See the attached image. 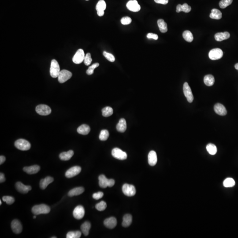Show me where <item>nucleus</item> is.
<instances>
[{"label":"nucleus","instance_id":"obj_7","mask_svg":"<svg viewBox=\"0 0 238 238\" xmlns=\"http://www.w3.org/2000/svg\"><path fill=\"white\" fill-rule=\"evenodd\" d=\"M223 56V52L220 48H214L210 50L209 54V58L212 60H217L222 58Z\"/></svg>","mask_w":238,"mask_h":238},{"label":"nucleus","instance_id":"obj_21","mask_svg":"<svg viewBox=\"0 0 238 238\" xmlns=\"http://www.w3.org/2000/svg\"><path fill=\"white\" fill-rule=\"evenodd\" d=\"M54 181V178L50 176H47L43 179H41L40 182V187L43 190H44L49 184Z\"/></svg>","mask_w":238,"mask_h":238},{"label":"nucleus","instance_id":"obj_28","mask_svg":"<svg viewBox=\"0 0 238 238\" xmlns=\"http://www.w3.org/2000/svg\"><path fill=\"white\" fill-rule=\"evenodd\" d=\"M99 185L102 188H107L108 187L109 179H108L104 175H101L98 177Z\"/></svg>","mask_w":238,"mask_h":238},{"label":"nucleus","instance_id":"obj_53","mask_svg":"<svg viewBox=\"0 0 238 238\" xmlns=\"http://www.w3.org/2000/svg\"><path fill=\"white\" fill-rule=\"evenodd\" d=\"M235 68L237 70H238V63H237L235 65Z\"/></svg>","mask_w":238,"mask_h":238},{"label":"nucleus","instance_id":"obj_1","mask_svg":"<svg viewBox=\"0 0 238 238\" xmlns=\"http://www.w3.org/2000/svg\"><path fill=\"white\" fill-rule=\"evenodd\" d=\"M50 208L46 204L36 205L33 207L32 212L35 215H38L41 214H48L50 212Z\"/></svg>","mask_w":238,"mask_h":238},{"label":"nucleus","instance_id":"obj_20","mask_svg":"<svg viewBox=\"0 0 238 238\" xmlns=\"http://www.w3.org/2000/svg\"><path fill=\"white\" fill-rule=\"evenodd\" d=\"M148 163L151 166H154L157 163V158L156 153L154 151H151L148 154Z\"/></svg>","mask_w":238,"mask_h":238},{"label":"nucleus","instance_id":"obj_27","mask_svg":"<svg viewBox=\"0 0 238 238\" xmlns=\"http://www.w3.org/2000/svg\"><path fill=\"white\" fill-rule=\"evenodd\" d=\"M191 8L187 3H184L183 5L178 4L176 7V12H184L185 13L189 12L191 11Z\"/></svg>","mask_w":238,"mask_h":238},{"label":"nucleus","instance_id":"obj_4","mask_svg":"<svg viewBox=\"0 0 238 238\" xmlns=\"http://www.w3.org/2000/svg\"><path fill=\"white\" fill-rule=\"evenodd\" d=\"M36 112L41 116H47L51 113V108L46 105H38L35 109Z\"/></svg>","mask_w":238,"mask_h":238},{"label":"nucleus","instance_id":"obj_5","mask_svg":"<svg viewBox=\"0 0 238 238\" xmlns=\"http://www.w3.org/2000/svg\"><path fill=\"white\" fill-rule=\"evenodd\" d=\"M123 192L125 195L128 197H132L136 194V189L132 185L124 184L122 187Z\"/></svg>","mask_w":238,"mask_h":238},{"label":"nucleus","instance_id":"obj_50","mask_svg":"<svg viewBox=\"0 0 238 238\" xmlns=\"http://www.w3.org/2000/svg\"><path fill=\"white\" fill-rule=\"evenodd\" d=\"M115 184V180L113 179H109V183H108V187H112V186H114Z\"/></svg>","mask_w":238,"mask_h":238},{"label":"nucleus","instance_id":"obj_13","mask_svg":"<svg viewBox=\"0 0 238 238\" xmlns=\"http://www.w3.org/2000/svg\"><path fill=\"white\" fill-rule=\"evenodd\" d=\"M73 215L76 219L80 220L83 218L85 215V210L83 206H78L76 207L73 211Z\"/></svg>","mask_w":238,"mask_h":238},{"label":"nucleus","instance_id":"obj_57","mask_svg":"<svg viewBox=\"0 0 238 238\" xmlns=\"http://www.w3.org/2000/svg\"><path fill=\"white\" fill-rule=\"evenodd\" d=\"M86 1H89V0H86Z\"/></svg>","mask_w":238,"mask_h":238},{"label":"nucleus","instance_id":"obj_31","mask_svg":"<svg viewBox=\"0 0 238 238\" xmlns=\"http://www.w3.org/2000/svg\"><path fill=\"white\" fill-rule=\"evenodd\" d=\"M157 25L161 32L165 33L167 32V24L163 19H159L157 21Z\"/></svg>","mask_w":238,"mask_h":238},{"label":"nucleus","instance_id":"obj_23","mask_svg":"<svg viewBox=\"0 0 238 238\" xmlns=\"http://www.w3.org/2000/svg\"><path fill=\"white\" fill-rule=\"evenodd\" d=\"M230 35L228 32L217 33L215 35V39L216 41L221 42L229 38Z\"/></svg>","mask_w":238,"mask_h":238},{"label":"nucleus","instance_id":"obj_32","mask_svg":"<svg viewBox=\"0 0 238 238\" xmlns=\"http://www.w3.org/2000/svg\"><path fill=\"white\" fill-rule=\"evenodd\" d=\"M132 217L130 214H127L124 215L123 220L122 226L124 227H129L132 223Z\"/></svg>","mask_w":238,"mask_h":238},{"label":"nucleus","instance_id":"obj_44","mask_svg":"<svg viewBox=\"0 0 238 238\" xmlns=\"http://www.w3.org/2000/svg\"><path fill=\"white\" fill-rule=\"evenodd\" d=\"M2 200L4 202H6L8 205H11L15 202V199L9 196H5L3 197Z\"/></svg>","mask_w":238,"mask_h":238},{"label":"nucleus","instance_id":"obj_17","mask_svg":"<svg viewBox=\"0 0 238 238\" xmlns=\"http://www.w3.org/2000/svg\"><path fill=\"white\" fill-rule=\"evenodd\" d=\"M214 109L215 112L220 116H225L227 114V111L226 107L220 103L216 104L214 106Z\"/></svg>","mask_w":238,"mask_h":238},{"label":"nucleus","instance_id":"obj_52","mask_svg":"<svg viewBox=\"0 0 238 238\" xmlns=\"http://www.w3.org/2000/svg\"><path fill=\"white\" fill-rule=\"evenodd\" d=\"M6 160L5 157L4 156L1 155L0 156V164L2 165Z\"/></svg>","mask_w":238,"mask_h":238},{"label":"nucleus","instance_id":"obj_19","mask_svg":"<svg viewBox=\"0 0 238 238\" xmlns=\"http://www.w3.org/2000/svg\"><path fill=\"white\" fill-rule=\"evenodd\" d=\"M23 170L28 174H34L40 171V167L39 165H32L29 167H24Z\"/></svg>","mask_w":238,"mask_h":238},{"label":"nucleus","instance_id":"obj_14","mask_svg":"<svg viewBox=\"0 0 238 238\" xmlns=\"http://www.w3.org/2000/svg\"><path fill=\"white\" fill-rule=\"evenodd\" d=\"M107 8V4L104 0H100L96 6V10L97 14L99 16H102L104 15V11Z\"/></svg>","mask_w":238,"mask_h":238},{"label":"nucleus","instance_id":"obj_56","mask_svg":"<svg viewBox=\"0 0 238 238\" xmlns=\"http://www.w3.org/2000/svg\"><path fill=\"white\" fill-rule=\"evenodd\" d=\"M56 237H52V238H56Z\"/></svg>","mask_w":238,"mask_h":238},{"label":"nucleus","instance_id":"obj_2","mask_svg":"<svg viewBox=\"0 0 238 238\" xmlns=\"http://www.w3.org/2000/svg\"><path fill=\"white\" fill-rule=\"evenodd\" d=\"M60 71V68L58 62L56 60H53L50 65V76L54 78L58 77Z\"/></svg>","mask_w":238,"mask_h":238},{"label":"nucleus","instance_id":"obj_26","mask_svg":"<svg viewBox=\"0 0 238 238\" xmlns=\"http://www.w3.org/2000/svg\"><path fill=\"white\" fill-rule=\"evenodd\" d=\"M73 155H74V152L73 151L70 150L66 152H65L60 154L59 155V157L60 160L62 161H68L71 159Z\"/></svg>","mask_w":238,"mask_h":238},{"label":"nucleus","instance_id":"obj_34","mask_svg":"<svg viewBox=\"0 0 238 238\" xmlns=\"http://www.w3.org/2000/svg\"><path fill=\"white\" fill-rule=\"evenodd\" d=\"M183 36L185 41L189 42V43L192 42L194 39V37H193L192 33L189 31H184L183 33Z\"/></svg>","mask_w":238,"mask_h":238},{"label":"nucleus","instance_id":"obj_12","mask_svg":"<svg viewBox=\"0 0 238 238\" xmlns=\"http://www.w3.org/2000/svg\"><path fill=\"white\" fill-rule=\"evenodd\" d=\"M128 10L133 12H138L141 10V6L136 0H131L127 3L126 5Z\"/></svg>","mask_w":238,"mask_h":238},{"label":"nucleus","instance_id":"obj_43","mask_svg":"<svg viewBox=\"0 0 238 238\" xmlns=\"http://www.w3.org/2000/svg\"><path fill=\"white\" fill-rule=\"evenodd\" d=\"M103 56L106 57L107 60L109 61L110 62H113L115 61V58L114 56L112 54L108 53L106 51H104L103 53Z\"/></svg>","mask_w":238,"mask_h":238},{"label":"nucleus","instance_id":"obj_41","mask_svg":"<svg viewBox=\"0 0 238 238\" xmlns=\"http://www.w3.org/2000/svg\"><path fill=\"white\" fill-rule=\"evenodd\" d=\"M233 0H221L219 3L220 7L221 9H225L232 3Z\"/></svg>","mask_w":238,"mask_h":238},{"label":"nucleus","instance_id":"obj_51","mask_svg":"<svg viewBox=\"0 0 238 238\" xmlns=\"http://www.w3.org/2000/svg\"><path fill=\"white\" fill-rule=\"evenodd\" d=\"M5 181V178L4 174L3 173H0V182L1 183H3Z\"/></svg>","mask_w":238,"mask_h":238},{"label":"nucleus","instance_id":"obj_40","mask_svg":"<svg viewBox=\"0 0 238 238\" xmlns=\"http://www.w3.org/2000/svg\"><path fill=\"white\" fill-rule=\"evenodd\" d=\"M107 207V204L106 202L102 201L99 203L96 204L95 208L97 210L99 211H104Z\"/></svg>","mask_w":238,"mask_h":238},{"label":"nucleus","instance_id":"obj_38","mask_svg":"<svg viewBox=\"0 0 238 238\" xmlns=\"http://www.w3.org/2000/svg\"><path fill=\"white\" fill-rule=\"evenodd\" d=\"M82 233L81 231H69L67 234V238H79L81 237Z\"/></svg>","mask_w":238,"mask_h":238},{"label":"nucleus","instance_id":"obj_24","mask_svg":"<svg viewBox=\"0 0 238 238\" xmlns=\"http://www.w3.org/2000/svg\"><path fill=\"white\" fill-rule=\"evenodd\" d=\"M77 131L79 134L87 135L90 132V127L87 124H83L78 128Z\"/></svg>","mask_w":238,"mask_h":238},{"label":"nucleus","instance_id":"obj_48","mask_svg":"<svg viewBox=\"0 0 238 238\" xmlns=\"http://www.w3.org/2000/svg\"><path fill=\"white\" fill-rule=\"evenodd\" d=\"M147 37L148 38H152V39H154V40H157L158 38V36L157 35L155 34L154 33H148L147 35Z\"/></svg>","mask_w":238,"mask_h":238},{"label":"nucleus","instance_id":"obj_10","mask_svg":"<svg viewBox=\"0 0 238 238\" xmlns=\"http://www.w3.org/2000/svg\"><path fill=\"white\" fill-rule=\"evenodd\" d=\"M85 56V54H84L83 49H78L74 55V57L72 58V61L75 64H81L83 62V61H84Z\"/></svg>","mask_w":238,"mask_h":238},{"label":"nucleus","instance_id":"obj_46","mask_svg":"<svg viewBox=\"0 0 238 238\" xmlns=\"http://www.w3.org/2000/svg\"><path fill=\"white\" fill-rule=\"evenodd\" d=\"M131 19L129 16L123 17L121 20V23L123 25L129 24L131 23Z\"/></svg>","mask_w":238,"mask_h":238},{"label":"nucleus","instance_id":"obj_29","mask_svg":"<svg viewBox=\"0 0 238 238\" xmlns=\"http://www.w3.org/2000/svg\"><path fill=\"white\" fill-rule=\"evenodd\" d=\"M222 14L221 12L217 9H214L211 11L209 17L211 19L215 20H220L222 18Z\"/></svg>","mask_w":238,"mask_h":238},{"label":"nucleus","instance_id":"obj_45","mask_svg":"<svg viewBox=\"0 0 238 238\" xmlns=\"http://www.w3.org/2000/svg\"><path fill=\"white\" fill-rule=\"evenodd\" d=\"M84 63L86 65L88 66L91 64L92 61V59L91 58V54L90 53H87L85 55V58L84 59Z\"/></svg>","mask_w":238,"mask_h":238},{"label":"nucleus","instance_id":"obj_36","mask_svg":"<svg viewBox=\"0 0 238 238\" xmlns=\"http://www.w3.org/2000/svg\"><path fill=\"white\" fill-rule=\"evenodd\" d=\"M207 151L208 152L209 154L212 155H214L217 153V148L215 145L213 144L212 143L208 144L206 145Z\"/></svg>","mask_w":238,"mask_h":238},{"label":"nucleus","instance_id":"obj_47","mask_svg":"<svg viewBox=\"0 0 238 238\" xmlns=\"http://www.w3.org/2000/svg\"><path fill=\"white\" fill-rule=\"evenodd\" d=\"M104 194L102 192H98L94 193L93 195V198L95 200H98L103 197Z\"/></svg>","mask_w":238,"mask_h":238},{"label":"nucleus","instance_id":"obj_18","mask_svg":"<svg viewBox=\"0 0 238 238\" xmlns=\"http://www.w3.org/2000/svg\"><path fill=\"white\" fill-rule=\"evenodd\" d=\"M104 224L107 228L109 229H113L117 226V220L116 218L111 217L105 220Z\"/></svg>","mask_w":238,"mask_h":238},{"label":"nucleus","instance_id":"obj_15","mask_svg":"<svg viewBox=\"0 0 238 238\" xmlns=\"http://www.w3.org/2000/svg\"><path fill=\"white\" fill-rule=\"evenodd\" d=\"M11 228L12 231L15 234H20L22 231V226L18 220H14L12 221Z\"/></svg>","mask_w":238,"mask_h":238},{"label":"nucleus","instance_id":"obj_22","mask_svg":"<svg viewBox=\"0 0 238 238\" xmlns=\"http://www.w3.org/2000/svg\"><path fill=\"white\" fill-rule=\"evenodd\" d=\"M116 129L120 132L123 133L125 132L127 129V123L126 120L123 118L120 119L118 123L117 124Z\"/></svg>","mask_w":238,"mask_h":238},{"label":"nucleus","instance_id":"obj_49","mask_svg":"<svg viewBox=\"0 0 238 238\" xmlns=\"http://www.w3.org/2000/svg\"><path fill=\"white\" fill-rule=\"evenodd\" d=\"M154 1L156 3L161 4H166L168 3V0H154Z\"/></svg>","mask_w":238,"mask_h":238},{"label":"nucleus","instance_id":"obj_35","mask_svg":"<svg viewBox=\"0 0 238 238\" xmlns=\"http://www.w3.org/2000/svg\"><path fill=\"white\" fill-rule=\"evenodd\" d=\"M113 109L110 107H106L102 109V116L104 117H109L113 114Z\"/></svg>","mask_w":238,"mask_h":238},{"label":"nucleus","instance_id":"obj_3","mask_svg":"<svg viewBox=\"0 0 238 238\" xmlns=\"http://www.w3.org/2000/svg\"><path fill=\"white\" fill-rule=\"evenodd\" d=\"M15 146L16 148L22 151H28L30 149L31 145L30 143L24 139H19L15 143Z\"/></svg>","mask_w":238,"mask_h":238},{"label":"nucleus","instance_id":"obj_42","mask_svg":"<svg viewBox=\"0 0 238 238\" xmlns=\"http://www.w3.org/2000/svg\"><path fill=\"white\" fill-rule=\"evenodd\" d=\"M99 66V64L98 63H96L95 64H93L92 65L90 66L89 67L88 69L87 70V74L88 75H91L94 73V70L95 68H97V67Z\"/></svg>","mask_w":238,"mask_h":238},{"label":"nucleus","instance_id":"obj_11","mask_svg":"<svg viewBox=\"0 0 238 238\" xmlns=\"http://www.w3.org/2000/svg\"><path fill=\"white\" fill-rule=\"evenodd\" d=\"M81 167L78 166L72 167L66 172L65 175L67 178H71L79 174L81 172Z\"/></svg>","mask_w":238,"mask_h":238},{"label":"nucleus","instance_id":"obj_16","mask_svg":"<svg viewBox=\"0 0 238 238\" xmlns=\"http://www.w3.org/2000/svg\"><path fill=\"white\" fill-rule=\"evenodd\" d=\"M15 188L19 192L22 194H26L32 190V187L30 186L25 185L20 182L16 183Z\"/></svg>","mask_w":238,"mask_h":238},{"label":"nucleus","instance_id":"obj_6","mask_svg":"<svg viewBox=\"0 0 238 238\" xmlns=\"http://www.w3.org/2000/svg\"><path fill=\"white\" fill-rule=\"evenodd\" d=\"M72 76V73L70 71L67 70H61L58 76V81L60 83H65L70 79Z\"/></svg>","mask_w":238,"mask_h":238},{"label":"nucleus","instance_id":"obj_55","mask_svg":"<svg viewBox=\"0 0 238 238\" xmlns=\"http://www.w3.org/2000/svg\"><path fill=\"white\" fill-rule=\"evenodd\" d=\"M36 217V216H34V217H33L35 219Z\"/></svg>","mask_w":238,"mask_h":238},{"label":"nucleus","instance_id":"obj_33","mask_svg":"<svg viewBox=\"0 0 238 238\" xmlns=\"http://www.w3.org/2000/svg\"><path fill=\"white\" fill-rule=\"evenodd\" d=\"M204 82L206 86L210 87L214 85L215 82V79L214 76L211 75H208L204 78Z\"/></svg>","mask_w":238,"mask_h":238},{"label":"nucleus","instance_id":"obj_39","mask_svg":"<svg viewBox=\"0 0 238 238\" xmlns=\"http://www.w3.org/2000/svg\"><path fill=\"white\" fill-rule=\"evenodd\" d=\"M109 137V132L107 130H102L101 131L100 134L99 138L100 140L101 141L107 140Z\"/></svg>","mask_w":238,"mask_h":238},{"label":"nucleus","instance_id":"obj_25","mask_svg":"<svg viewBox=\"0 0 238 238\" xmlns=\"http://www.w3.org/2000/svg\"><path fill=\"white\" fill-rule=\"evenodd\" d=\"M84 191V189L83 187H76V188L71 189L69 191L68 193V195L70 197L79 195L83 193Z\"/></svg>","mask_w":238,"mask_h":238},{"label":"nucleus","instance_id":"obj_37","mask_svg":"<svg viewBox=\"0 0 238 238\" xmlns=\"http://www.w3.org/2000/svg\"><path fill=\"white\" fill-rule=\"evenodd\" d=\"M235 180L231 178H226L223 182V185L226 187H231L235 185Z\"/></svg>","mask_w":238,"mask_h":238},{"label":"nucleus","instance_id":"obj_54","mask_svg":"<svg viewBox=\"0 0 238 238\" xmlns=\"http://www.w3.org/2000/svg\"><path fill=\"white\" fill-rule=\"evenodd\" d=\"M1 204H2L1 201V200H0V205H1Z\"/></svg>","mask_w":238,"mask_h":238},{"label":"nucleus","instance_id":"obj_9","mask_svg":"<svg viewBox=\"0 0 238 238\" xmlns=\"http://www.w3.org/2000/svg\"><path fill=\"white\" fill-rule=\"evenodd\" d=\"M183 90H184V94L186 98L187 99V101L189 103L192 102L194 100V96H193L191 88H190L189 84L187 82L184 83Z\"/></svg>","mask_w":238,"mask_h":238},{"label":"nucleus","instance_id":"obj_8","mask_svg":"<svg viewBox=\"0 0 238 238\" xmlns=\"http://www.w3.org/2000/svg\"><path fill=\"white\" fill-rule=\"evenodd\" d=\"M112 154L113 157L120 160H125L127 158L126 153L118 148H114L112 150Z\"/></svg>","mask_w":238,"mask_h":238},{"label":"nucleus","instance_id":"obj_30","mask_svg":"<svg viewBox=\"0 0 238 238\" xmlns=\"http://www.w3.org/2000/svg\"><path fill=\"white\" fill-rule=\"evenodd\" d=\"M90 228H91V224L89 222L86 221L82 224L81 226V230L84 236H87L88 235Z\"/></svg>","mask_w":238,"mask_h":238}]
</instances>
